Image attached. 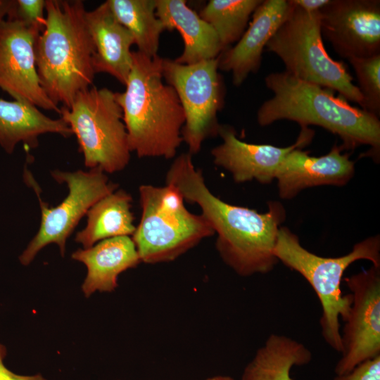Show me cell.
Here are the masks:
<instances>
[{
    "mask_svg": "<svg viewBox=\"0 0 380 380\" xmlns=\"http://www.w3.org/2000/svg\"><path fill=\"white\" fill-rule=\"evenodd\" d=\"M165 182L175 186L184 201L199 206L217 234L215 246L220 256L237 274H266L279 262L274 251L279 229L286 219L280 202L270 201L265 213L224 202L208 189L189 153L174 160Z\"/></svg>",
    "mask_w": 380,
    "mask_h": 380,
    "instance_id": "obj_1",
    "label": "cell"
},
{
    "mask_svg": "<svg viewBox=\"0 0 380 380\" xmlns=\"http://www.w3.org/2000/svg\"><path fill=\"white\" fill-rule=\"evenodd\" d=\"M273 96L258 108L257 121L267 126L280 120L296 122L303 127L317 125L336 134L342 148L354 150L367 145L365 156L380 157V121L376 115L351 106L332 90L300 80L286 71L265 78Z\"/></svg>",
    "mask_w": 380,
    "mask_h": 380,
    "instance_id": "obj_2",
    "label": "cell"
},
{
    "mask_svg": "<svg viewBox=\"0 0 380 380\" xmlns=\"http://www.w3.org/2000/svg\"><path fill=\"white\" fill-rule=\"evenodd\" d=\"M162 60L132 51L126 89L115 92L130 151L139 158L171 159L183 141L184 113L175 89L163 82Z\"/></svg>",
    "mask_w": 380,
    "mask_h": 380,
    "instance_id": "obj_3",
    "label": "cell"
},
{
    "mask_svg": "<svg viewBox=\"0 0 380 380\" xmlns=\"http://www.w3.org/2000/svg\"><path fill=\"white\" fill-rule=\"evenodd\" d=\"M81 0H46V23L35 44L40 84L56 105L69 108L91 87L94 49Z\"/></svg>",
    "mask_w": 380,
    "mask_h": 380,
    "instance_id": "obj_4",
    "label": "cell"
},
{
    "mask_svg": "<svg viewBox=\"0 0 380 380\" xmlns=\"http://www.w3.org/2000/svg\"><path fill=\"white\" fill-rule=\"evenodd\" d=\"M274 253L279 262L299 273L313 289L322 308L319 325L322 337L331 349L341 353L340 319H346L352 302L351 294L343 295L341 290L343 274L360 260L380 267L379 235L359 241L344 255L328 258L308 251L298 236L288 227H280Z\"/></svg>",
    "mask_w": 380,
    "mask_h": 380,
    "instance_id": "obj_5",
    "label": "cell"
},
{
    "mask_svg": "<svg viewBox=\"0 0 380 380\" xmlns=\"http://www.w3.org/2000/svg\"><path fill=\"white\" fill-rule=\"evenodd\" d=\"M139 195L141 217L132 239L141 262L172 261L215 234L201 214L188 210L175 186L142 184Z\"/></svg>",
    "mask_w": 380,
    "mask_h": 380,
    "instance_id": "obj_6",
    "label": "cell"
},
{
    "mask_svg": "<svg viewBox=\"0 0 380 380\" xmlns=\"http://www.w3.org/2000/svg\"><path fill=\"white\" fill-rule=\"evenodd\" d=\"M289 1L290 11L267 42V51L281 60L291 75L336 91L360 106L362 96L344 63L331 58L324 48L319 11L307 12Z\"/></svg>",
    "mask_w": 380,
    "mask_h": 380,
    "instance_id": "obj_7",
    "label": "cell"
},
{
    "mask_svg": "<svg viewBox=\"0 0 380 380\" xmlns=\"http://www.w3.org/2000/svg\"><path fill=\"white\" fill-rule=\"evenodd\" d=\"M75 134L86 167L106 173L122 170L130 160L122 110L115 92L95 86L79 92L60 114Z\"/></svg>",
    "mask_w": 380,
    "mask_h": 380,
    "instance_id": "obj_8",
    "label": "cell"
},
{
    "mask_svg": "<svg viewBox=\"0 0 380 380\" xmlns=\"http://www.w3.org/2000/svg\"><path fill=\"white\" fill-rule=\"evenodd\" d=\"M51 174L58 184H65L68 188L67 196L55 207H49L42 201L38 186L30 172L26 170L24 173L25 182L33 187L37 195L42 215L38 232L19 257L23 265L32 262L37 254L50 243H56L63 257L67 239L80 220L95 203L115 191L118 186L110 182L106 173L99 167L89 171L56 170Z\"/></svg>",
    "mask_w": 380,
    "mask_h": 380,
    "instance_id": "obj_9",
    "label": "cell"
},
{
    "mask_svg": "<svg viewBox=\"0 0 380 380\" xmlns=\"http://www.w3.org/2000/svg\"><path fill=\"white\" fill-rule=\"evenodd\" d=\"M218 63V57L191 65L162 60L163 77L175 89L184 113L182 137L191 156L207 138L218 134L217 114L223 104Z\"/></svg>",
    "mask_w": 380,
    "mask_h": 380,
    "instance_id": "obj_10",
    "label": "cell"
},
{
    "mask_svg": "<svg viewBox=\"0 0 380 380\" xmlns=\"http://www.w3.org/2000/svg\"><path fill=\"white\" fill-rule=\"evenodd\" d=\"M344 281L352 302L341 329L342 350L336 374L380 355V267L372 265Z\"/></svg>",
    "mask_w": 380,
    "mask_h": 380,
    "instance_id": "obj_11",
    "label": "cell"
},
{
    "mask_svg": "<svg viewBox=\"0 0 380 380\" xmlns=\"http://www.w3.org/2000/svg\"><path fill=\"white\" fill-rule=\"evenodd\" d=\"M43 30L18 19L6 18L0 24V88L15 100L58 114L42 87L37 70L35 44Z\"/></svg>",
    "mask_w": 380,
    "mask_h": 380,
    "instance_id": "obj_12",
    "label": "cell"
},
{
    "mask_svg": "<svg viewBox=\"0 0 380 380\" xmlns=\"http://www.w3.org/2000/svg\"><path fill=\"white\" fill-rule=\"evenodd\" d=\"M319 15L322 34L341 57L380 54L379 0H331Z\"/></svg>",
    "mask_w": 380,
    "mask_h": 380,
    "instance_id": "obj_13",
    "label": "cell"
},
{
    "mask_svg": "<svg viewBox=\"0 0 380 380\" xmlns=\"http://www.w3.org/2000/svg\"><path fill=\"white\" fill-rule=\"evenodd\" d=\"M222 142L211 150L213 163L228 172L236 183L251 180L267 184L275 179L277 172L288 154L308 144L314 131L301 128L296 141L287 147L250 144L240 140L232 127L220 125Z\"/></svg>",
    "mask_w": 380,
    "mask_h": 380,
    "instance_id": "obj_14",
    "label": "cell"
},
{
    "mask_svg": "<svg viewBox=\"0 0 380 380\" xmlns=\"http://www.w3.org/2000/svg\"><path fill=\"white\" fill-rule=\"evenodd\" d=\"M342 151L335 144L328 153L313 157L300 148L293 150L276 175L279 196L291 199L309 187L346 184L355 174V162Z\"/></svg>",
    "mask_w": 380,
    "mask_h": 380,
    "instance_id": "obj_15",
    "label": "cell"
},
{
    "mask_svg": "<svg viewBox=\"0 0 380 380\" xmlns=\"http://www.w3.org/2000/svg\"><path fill=\"white\" fill-rule=\"evenodd\" d=\"M290 8L289 0H262L236 44L218 56V68L232 72L235 86H240L251 73L259 70L264 49Z\"/></svg>",
    "mask_w": 380,
    "mask_h": 380,
    "instance_id": "obj_16",
    "label": "cell"
},
{
    "mask_svg": "<svg viewBox=\"0 0 380 380\" xmlns=\"http://www.w3.org/2000/svg\"><path fill=\"white\" fill-rule=\"evenodd\" d=\"M85 20L94 49L95 73H108L125 85L132 64V34L118 20L107 1L87 11Z\"/></svg>",
    "mask_w": 380,
    "mask_h": 380,
    "instance_id": "obj_17",
    "label": "cell"
},
{
    "mask_svg": "<svg viewBox=\"0 0 380 380\" xmlns=\"http://www.w3.org/2000/svg\"><path fill=\"white\" fill-rule=\"evenodd\" d=\"M71 257L87 267V276L82 284L87 298L97 291H113L118 286L119 275L141 262L129 236L102 240L89 248L75 251Z\"/></svg>",
    "mask_w": 380,
    "mask_h": 380,
    "instance_id": "obj_18",
    "label": "cell"
},
{
    "mask_svg": "<svg viewBox=\"0 0 380 380\" xmlns=\"http://www.w3.org/2000/svg\"><path fill=\"white\" fill-rule=\"evenodd\" d=\"M156 15L165 30H177L184 50L175 61L191 65L216 58L224 49L214 29L184 0H156Z\"/></svg>",
    "mask_w": 380,
    "mask_h": 380,
    "instance_id": "obj_19",
    "label": "cell"
},
{
    "mask_svg": "<svg viewBox=\"0 0 380 380\" xmlns=\"http://www.w3.org/2000/svg\"><path fill=\"white\" fill-rule=\"evenodd\" d=\"M53 133L68 138L72 135L62 119H53L34 105L21 100L0 98V146L11 154L19 143L31 148L37 147L39 136Z\"/></svg>",
    "mask_w": 380,
    "mask_h": 380,
    "instance_id": "obj_20",
    "label": "cell"
},
{
    "mask_svg": "<svg viewBox=\"0 0 380 380\" xmlns=\"http://www.w3.org/2000/svg\"><path fill=\"white\" fill-rule=\"evenodd\" d=\"M312 353L303 343L289 336L271 334L246 365L241 380H293V367L306 365Z\"/></svg>",
    "mask_w": 380,
    "mask_h": 380,
    "instance_id": "obj_21",
    "label": "cell"
},
{
    "mask_svg": "<svg viewBox=\"0 0 380 380\" xmlns=\"http://www.w3.org/2000/svg\"><path fill=\"white\" fill-rule=\"evenodd\" d=\"M132 196L116 189L95 203L87 213V224L78 232L75 241L89 248L110 238L132 235L136 227L131 210Z\"/></svg>",
    "mask_w": 380,
    "mask_h": 380,
    "instance_id": "obj_22",
    "label": "cell"
},
{
    "mask_svg": "<svg viewBox=\"0 0 380 380\" xmlns=\"http://www.w3.org/2000/svg\"><path fill=\"white\" fill-rule=\"evenodd\" d=\"M118 20L132 34L138 51L158 55L160 34L165 30L156 15V0H107Z\"/></svg>",
    "mask_w": 380,
    "mask_h": 380,
    "instance_id": "obj_23",
    "label": "cell"
},
{
    "mask_svg": "<svg viewBox=\"0 0 380 380\" xmlns=\"http://www.w3.org/2000/svg\"><path fill=\"white\" fill-rule=\"evenodd\" d=\"M262 0H210L200 17L215 31L224 50L238 42L248 20Z\"/></svg>",
    "mask_w": 380,
    "mask_h": 380,
    "instance_id": "obj_24",
    "label": "cell"
},
{
    "mask_svg": "<svg viewBox=\"0 0 380 380\" xmlns=\"http://www.w3.org/2000/svg\"><path fill=\"white\" fill-rule=\"evenodd\" d=\"M358 82L357 88L362 96L361 108L380 115V54L367 58L348 59Z\"/></svg>",
    "mask_w": 380,
    "mask_h": 380,
    "instance_id": "obj_25",
    "label": "cell"
},
{
    "mask_svg": "<svg viewBox=\"0 0 380 380\" xmlns=\"http://www.w3.org/2000/svg\"><path fill=\"white\" fill-rule=\"evenodd\" d=\"M45 5V0H14L7 18L18 19L43 30L46 23Z\"/></svg>",
    "mask_w": 380,
    "mask_h": 380,
    "instance_id": "obj_26",
    "label": "cell"
},
{
    "mask_svg": "<svg viewBox=\"0 0 380 380\" xmlns=\"http://www.w3.org/2000/svg\"><path fill=\"white\" fill-rule=\"evenodd\" d=\"M333 380H380V355L362 362L346 374H336Z\"/></svg>",
    "mask_w": 380,
    "mask_h": 380,
    "instance_id": "obj_27",
    "label": "cell"
},
{
    "mask_svg": "<svg viewBox=\"0 0 380 380\" xmlns=\"http://www.w3.org/2000/svg\"><path fill=\"white\" fill-rule=\"evenodd\" d=\"M6 348L0 344V380H46L42 374L20 375L9 370L4 364Z\"/></svg>",
    "mask_w": 380,
    "mask_h": 380,
    "instance_id": "obj_28",
    "label": "cell"
},
{
    "mask_svg": "<svg viewBox=\"0 0 380 380\" xmlns=\"http://www.w3.org/2000/svg\"><path fill=\"white\" fill-rule=\"evenodd\" d=\"M295 6L307 12L319 11L328 5L331 0H290Z\"/></svg>",
    "mask_w": 380,
    "mask_h": 380,
    "instance_id": "obj_29",
    "label": "cell"
},
{
    "mask_svg": "<svg viewBox=\"0 0 380 380\" xmlns=\"http://www.w3.org/2000/svg\"><path fill=\"white\" fill-rule=\"evenodd\" d=\"M13 4L14 0H0V24L8 15Z\"/></svg>",
    "mask_w": 380,
    "mask_h": 380,
    "instance_id": "obj_30",
    "label": "cell"
},
{
    "mask_svg": "<svg viewBox=\"0 0 380 380\" xmlns=\"http://www.w3.org/2000/svg\"><path fill=\"white\" fill-rule=\"evenodd\" d=\"M205 380H234L232 377L229 376H215L213 377H210Z\"/></svg>",
    "mask_w": 380,
    "mask_h": 380,
    "instance_id": "obj_31",
    "label": "cell"
}]
</instances>
